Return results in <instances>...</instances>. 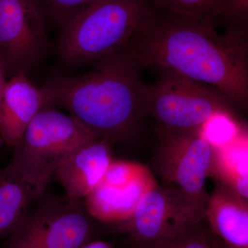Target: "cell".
<instances>
[{
    "label": "cell",
    "instance_id": "cell-1",
    "mask_svg": "<svg viewBox=\"0 0 248 248\" xmlns=\"http://www.w3.org/2000/svg\"><path fill=\"white\" fill-rule=\"evenodd\" d=\"M125 47L142 68L175 72L247 107L248 47L239 31L220 34L213 23L177 16L155 19Z\"/></svg>",
    "mask_w": 248,
    "mask_h": 248
},
{
    "label": "cell",
    "instance_id": "cell-2",
    "mask_svg": "<svg viewBox=\"0 0 248 248\" xmlns=\"http://www.w3.org/2000/svg\"><path fill=\"white\" fill-rule=\"evenodd\" d=\"M143 68L126 47L102 59L88 73L60 78L44 88L58 104L98 139L125 143L138 133L147 84Z\"/></svg>",
    "mask_w": 248,
    "mask_h": 248
},
{
    "label": "cell",
    "instance_id": "cell-3",
    "mask_svg": "<svg viewBox=\"0 0 248 248\" xmlns=\"http://www.w3.org/2000/svg\"><path fill=\"white\" fill-rule=\"evenodd\" d=\"M156 19L145 0H97L65 19L59 48L68 62L102 60Z\"/></svg>",
    "mask_w": 248,
    "mask_h": 248
},
{
    "label": "cell",
    "instance_id": "cell-4",
    "mask_svg": "<svg viewBox=\"0 0 248 248\" xmlns=\"http://www.w3.org/2000/svg\"><path fill=\"white\" fill-rule=\"evenodd\" d=\"M95 139L73 116L47 107L29 124L7 166L40 197L59 165Z\"/></svg>",
    "mask_w": 248,
    "mask_h": 248
},
{
    "label": "cell",
    "instance_id": "cell-5",
    "mask_svg": "<svg viewBox=\"0 0 248 248\" xmlns=\"http://www.w3.org/2000/svg\"><path fill=\"white\" fill-rule=\"evenodd\" d=\"M159 71L157 79L146 86L143 108L160 130H202L218 117L236 120L234 103L218 90L174 71Z\"/></svg>",
    "mask_w": 248,
    "mask_h": 248
},
{
    "label": "cell",
    "instance_id": "cell-6",
    "mask_svg": "<svg viewBox=\"0 0 248 248\" xmlns=\"http://www.w3.org/2000/svg\"><path fill=\"white\" fill-rule=\"evenodd\" d=\"M203 130H160L161 143L154 158L161 180L202 221L209 199L205 184L212 177L217 149Z\"/></svg>",
    "mask_w": 248,
    "mask_h": 248
},
{
    "label": "cell",
    "instance_id": "cell-7",
    "mask_svg": "<svg viewBox=\"0 0 248 248\" xmlns=\"http://www.w3.org/2000/svg\"><path fill=\"white\" fill-rule=\"evenodd\" d=\"M35 203L4 248H80L89 242L93 218L84 201L62 199L46 190Z\"/></svg>",
    "mask_w": 248,
    "mask_h": 248
},
{
    "label": "cell",
    "instance_id": "cell-8",
    "mask_svg": "<svg viewBox=\"0 0 248 248\" xmlns=\"http://www.w3.org/2000/svg\"><path fill=\"white\" fill-rule=\"evenodd\" d=\"M202 222L177 191L157 184L143 196L130 217L117 224L122 232L148 245L186 234Z\"/></svg>",
    "mask_w": 248,
    "mask_h": 248
},
{
    "label": "cell",
    "instance_id": "cell-9",
    "mask_svg": "<svg viewBox=\"0 0 248 248\" xmlns=\"http://www.w3.org/2000/svg\"><path fill=\"white\" fill-rule=\"evenodd\" d=\"M46 43L43 21L31 0H0V56L7 70L22 71Z\"/></svg>",
    "mask_w": 248,
    "mask_h": 248
},
{
    "label": "cell",
    "instance_id": "cell-10",
    "mask_svg": "<svg viewBox=\"0 0 248 248\" xmlns=\"http://www.w3.org/2000/svg\"><path fill=\"white\" fill-rule=\"evenodd\" d=\"M51 107L45 90L35 87L22 71L5 84L0 99V136L14 148L42 109Z\"/></svg>",
    "mask_w": 248,
    "mask_h": 248
},
{
    "label": "cell",
    "instance_id": "cell-11",
    "mask_svg": "<svg viewBox=\"0 0 248 248\" xmlns=\"http://www.w3.org/2000/svg\"><path fill=\"white\" fill-rule=\"evenodd\" d=\"M112 161L110 143L95 139L73 152L59 165L53 176L68 200L84 201L102 182Z\"/></svg>",
    "mask_w": 248,
    "mask_h": 248
},
{
    "label": "cell",
    "instance_id": "cell-12",
    "mask_svg": "<svg viewBox=\"0 0 248 248\" xmlns=\"http://www.w3.org/2000/svg\"><path fill=\"white\" fill-rule=\"evenodd\" d=\"M157 184L149 169L125 184L101 183L84 199L85 208L94 219L117 224L129 218L143 196Z\"/></svg>",
    "mask_w": 248,
    "mask_h": 248
},
{
    "label": "cell",
    "instance_id": "cell-13",
    "mask_svg": "<svg viewBox=\"0 0 248 248\" xmlns=\"http://www.w3.org/2000/svg\"><path fill=\"white\" fill-rule=\"evenodd\" d=\"M215 184L209 195L204 221L227 247L248 248V201L220 183Z\"/></svg>",
    "mask_w": 248,
    "mask_h": 248
},
{
    "label": "cell",
    "instance_id": "cell-14",
    "mask_svg": "<svg viewBox=\"0 0 248 248\" xmlns=\"http://www.w3.org/2000/svg\"><path fill=\"white\" fill-rule=\"evenodd\" d=\"M38 196L6 165L0 169V240L11 236Z\"/></svg>",
    "mask_w": 248,
    "mask_h": 248
},
{
    "label": "cell",
    "instance_id": "cell-15",
    "mask_svg": "<svg viewBox=\"0 0 248 248\" xmlns=\"http://www.w3.org/2000/svg\"><path fill=\"white\" fill-rule=\"evenodd\" d=\"M217 145V144H216ZM248 140L236 135L224 145H217L212 177L248 201Z\"/></svg>",
    "mask_w": 248,
    "mask_h": 248
},
{
    "label": "cell",
    "instance_id": "cell-16",
    "mask_svg": "<svg viewBox=\"0 0 248 248\" xmlns=\"http://www.w3.org/2000/svg\"><path fill=\"white\" fill-rule=\"evenodd\" d=\"M156 7L169 9L173 14L190 19L213 23L223 16L226 0H153Z\"/></svg>",
    "mask_w": 248,
    "mask_h": 248
},
{
    "label": "cell",
    "instance_id": "cell-17",
    "mask_svg": "<svg viewBox=\"0 0 248 248\" xmlns=\"http://www.w3.org/2000/svg\"><path fill=\"white\" fill-rule=\"evenodd\" d=\"M200 226L181 236L146 245V248H214L210 234L207 232L200 231Z\"/></svg>",
    "mask_w": 248,
    "mask_h": 248
},
{
    "label": "cell",
    "instance_id": "cell-18",
    "mask_svg": "<svg viewBox=\"0 0 248 248\" xmlns=\"http://www.w3.org/2000/svg\"><path fill=\"white\" fill-rule=\"evenodd\" d=\"M97 0H47L55 16L66 19Z\"/></svg>",
    "mask_w": 248,
    "mask_h": 248
},
{
    "label": "cell",
    "instance_id": "cell-19",
    "mask_svg": "<svg viewBox=\"0 0 248 248\" xmlns=\"http://www.w3.org/2000/svg\"><path fill=\"white\" fill-rule=\"evenodd\" d=\"M248 13V0H226L223 15L241 20L247 18Z\"/></svg>",
    "mask_w": 248,
    "mask_h": 248
},
{
    "label": "cell",
    "instance_id": "cell-20",
    "mask_svg": "<svg viewBox=\"0 0 248 248\" xmlns=\"http://www.w3.org/2000/svg\"><path fill=\"white\" fill-rule=\"evenodd\" d=\"M7 71L6 64L2 58L0 56V99L2 94L5 84H6V73Z\"/></svg>",
    "mask_w": 248,
    "mask_h": 248
},
{
    "label": "cell",
    "instance_id": "cell-21",
    "mask_svg": "<svg viewBox=\"0 0 248 248\" xmlns=\"http://www.w3.org/2000/svg\"><path fill=\"white\" fill-rule=\"evenodd\" d=\"M80 248H114L112 245L108 243L102 241H93V242H88L87 244L84 245L82 247Z\"/></svg>",
    "mask_w": 248,
    "mask_h": 248
},
{
    "label": "cell",
    "instance_id": "cell-22",
    "mask_svg": "<svg viewBox=\"0 0 248 248\" xmlns=\"http://www.w3.org/2000/svg\"><path fill=\"white\" fill-rule=\"evenodd\" d=\"M3 145H4V142H3L2 139H1V136H0V151H1V148Z\"/></svg>",
    "mask_w": 248,
    "mask_h": 248
},
{
    "label": "cell",
    "instance_id": "cell-23",
    "mask_svg": "<svg viewBox=\"0 0 248 248\" xmlns=\"http://www.w3.org/2000/svg\"><path fill=\"white\" fill-rule=\"evenodd\" d=\"M214 248H229L227 247L226 246H223V247H220V246H217V245L214 244Z\"/></svg>",
    "mask_w": 248,
    "mask_h": 248
}]
</instances>
